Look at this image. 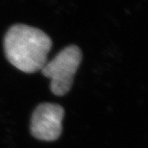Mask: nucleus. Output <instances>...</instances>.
Instances as JSON below:
<instances>
[{"instance_id":"nucleus-1","label":"nucleus","mask_w":148,"mask_h":148,"mask_svg":"<svg viewBox=\"0 0 148 148\" xmlns=\"http://www.w3.org/2000/svg\"><path fill=\"white\" fill-rule=\"evenodd\" d=\"M52 40L46 33L24 24L13 25L3 40L7 59L12 65L27 73L41 70L47 62Z\"/></svg>"},{"instance_id":"nucleus-2","label":"nucleus","mask_w":148,"mask_h":148,"mask_svg":"<svg viewBox=\"0 0 148 148\" xmlns=\"http://www.w3.org/2000/svg\"><path fill=\"white\" fill-rule=\"evenodd\" d=\"M82 58L81 49L71 45L64 48L52 60L46 62L41 72L45 77L50 80L49 86L52 93L62 96L69 92Z\"/></svg>"},{"instance_id":"nucleus-3","label":"nucleus","mask_w":148,"mask_h":148,"mask_svg":"<svg viewBox=\"0 0 148 148\" xmlns=\"http://www.w3.org/2000/svg\"><path fill=\"white\" fill-rule=\"evenodd\" d=\"M64 108L59 105L43 103L37 106L31 119V132L36 139L46 142L57 140L63 130Z\"/></svg>"}]
</instances>
